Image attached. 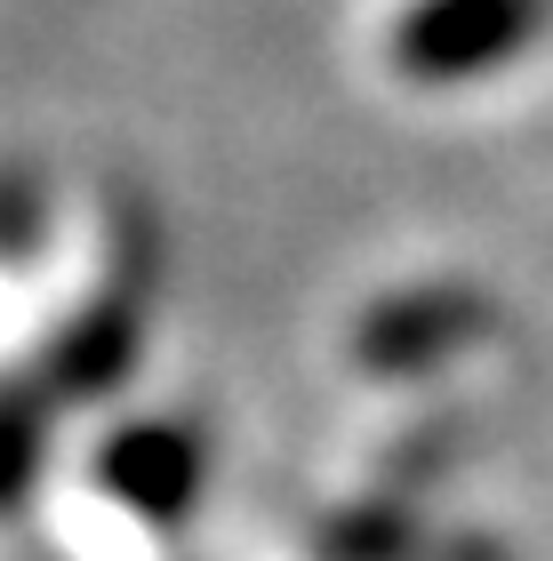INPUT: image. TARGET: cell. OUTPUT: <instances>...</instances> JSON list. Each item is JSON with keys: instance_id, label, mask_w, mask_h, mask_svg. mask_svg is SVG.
Returning <instances> with one entry per match:
<instances>
[{"instance_id": "1", "label": "cell", "mask_w": 553, "mask_h": 561, "mask_svg": "<svg viewBox=\"0 0 553 561\" xmlns=\"http://www.w3.org/2000/svg\"><path fill=\"white\" fill-rule=\"evenodd\" d=\"M545 24V0H417L393 33V65L410 81H473L521 57Z\"/></svg>"}, {"instance_id": "2", "label": "cell", "mask_w": 553, "mask_h": 561, "mask_svg": "<svg viewBox=\"0 0 553 561\" xmlns=\"http://www.w3.org/2000/svg\"><path fill=\"white\" fill-rule=\"evenodd\" d=\"M105 490L120 505H137V514H153V522H177L185 505L200 497V433L169 425V417L129 425L105 449Z\"/></svg>"}, {"instance_id": "3", "label": "cell", "mask_w": 553, "mask_h": 561, "mask_svg": "<svg viewBox=\"0 0 553 561\" xmlns=\"http://www.w3.org/2000/svg\"><path fill=\"white\" fill-rule=\"evenodd\" d=\"M482 321H489V313H482V297H465V289L401 297V305H385V313L361 329V362H369V369H417V362H434L441 345L458 353Z\"/></svg>"}, {"instance_id": "4", "label": "cell", "mask_w": 553, "mask_h": 561, "mask_svg": "<svg viewBox=\"0 0 553 561\" xmlns=\"http://www.w3.org/2000/svg\"><path fill=\"white\" fill-rule=\"evenodd\" d=\"M129 345H137V321H129V305H105L81 337H65L57 345V393H96V386H113L120 369H129Z\"/></svg>"}, {"instance_id": "5", "label": "cell", "mask_w": 553, "mask_h": 561, "mask_svg": "<svg viewBox=\"0 0 553 561\" xmlns=\"http://www.w3.org/2000/svg\"><path fill=\"white\" fill-rule=\"evenodd\" d=\"M33 466H41V425L24 417V410H0V505L24 497Z\"/></svg>"}]
</instances>
